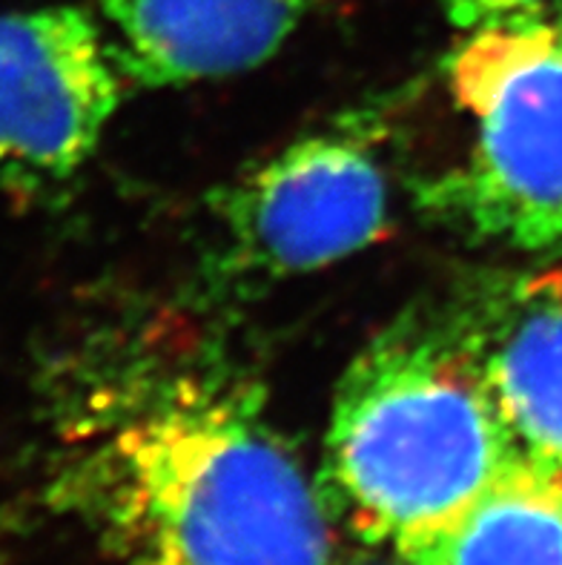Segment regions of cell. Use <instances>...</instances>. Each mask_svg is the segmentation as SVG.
I'll list each match as a JSON object with an SVG mask.
<instances>
[{
    "label": "cell",
    "mask_w": 562,
    "mask_h": 565,
    "mask_svg": "<svg viewBox=\"0 0 562 565\" xmlns=\"http://www.w3.org/2000/svg\"><path fill=\"white\" fill-rule=\"evenodd\" d=\"M52 505L118 565H336V516L219 344L107 342L61 408Z\"/></svg>",
    "instance_id": "obj_1"
},
{
    "label": "cell",
    "mask_w": 562,
    "mask_h": 565,
    "mask_svg": "<svg viewBox=\"0 0 562 565\" xmlns=\"http://www.w3.org/2000/svg\"><path fill=\"white\" fill-rule=\"evenodd\" d=\"M321 0H98L129 84H199L271 61Z\"/></svg>",
    "instance_id": "obj_7"
},
{
    "label": "cell",
    "mask_w": 562,
    "mask_h": 565,
    "mask_svg": "<svg viewBox=\"0 0 562 565\" xmlns=\"http://www.w3.org/2000/svg\"><path fill=\"white\" fill-rule=\"evenodd\" d=\"M388 557H359V559H348V563H336V565H407L405 559L396 557V554L384 552Z\"/></svg>",
    "instance_id": "obj_10"
},
{
    "label": "cell",
    "mask_w": 562,
    "mask_h": 565,
    "mask_svg": "<svg viewBox=\"0 0 562 565\" xmlns=\"http://www.w3.org/2000/svg\"><path fill=\"white\" fill-rule=\"evenodd\" d=\"M517 451L562 473V270L499 276L448 319Z\"/></svg>",
    "instance_id": "obj_6"
},
{
    "label": "cell",
    "mask_w": 562,
    "mask_h": 565,
    "mask_svg": "<svg viewBox=\"0 0 562 565\" xmlns=\"http://www.w3.org/2000/svg\"><path fill=\"white\" fill-rule=\"evenodd\" d=\"M396 557L407 565H562V473L517 457L465 514Z\"/></svg>",
    "instance_id": "obj_8"
},
{
    "label": "cell",
    "mask_w": 562,
    "mask_h": 565,
    "mask_svg": "<svg viewBox=\"0 0 562 565\" xmlns=\"http://www.w3.org/2000/svg\"><path fill=\"white\" fill-rule=\"evenodd\" d=\"M113 43L81 7L0 14V172L23 193L66 186L124 98Z\"/></svg>",
    "instance_id": "obj_5"
},
{
    "label": "cell",
    "mask_w": 562,
    "mask_h": 565,
    "mask_svg": "<svg viewBox=\"0 0 562 565\" xmlns=\"http://www.w3.org/2000/svg\"><path fill=\"white\" fill-rule=\"evenodd\" d=\"M445 14H448L450 26L459 32H474V29L491 26V23L506 21L513 14L534 9L545 0H442Z\"/></svg>",
    "instance_id": "obj_9"
},
{
    "label": "cell",
    "mask_w": 562,
    "mask_h": 565,
    "mask_svg": "<svg viewBox=\"0 0 562 565\" xmlns=\"http://www.w3.org/2000/svg\"><path fill=\"white\" fill-rule=\"evenodd\" d=\"M382 118H336L215 190V276L262 287L371 247L391 213Z\"/></svg>",
    "instance_id": "obj_4"
},
{
    "label": "cell",
    "mask_w": 562,
    "mask_h": 565,
    "mask_svg": "<svg viewBox=\"0 0 562 565\" xmlns=\"http://www.w3.org/2000/svg\"><path fill=\"white\" fill-rule=\"evenodd\" d=\"M448 78L474 141L431 207L513 250L562 253V0L465 32Z\"/></svg>",
    "instance_id": "obj_3"
},
{
    "label": "cell",
    "mask_w": 562,
    "mask_h": 565,
    "mask_svg": "<svg viewBox=\"0 0 562 565\" xmlns=\"http://www.w3.org/2000/svg\"><path fill=\"white\" fill-rule=\"evenodd\" d=\"M522 457L450 324L382 330L336 387L321 494L391 554L439 534Z\"/></svg>",
    "instance_id": "obj_2"
}]
</instances>
